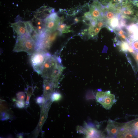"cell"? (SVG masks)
Here are the masks:
<instances>
[{
	"mask_svg": "<svg viewBox=\"0 0 138 138\" xmlns=\"http://www.w3.org/2000/svg\"><path fill=\"white\" fill-rule=\"evenodd\" d=\"M36 51V42L29 35L17 37L13 52L24 51L31 55Z\"/></svg>",
	"mask_w": 138,
	"mask_h": 138,
	"instance_id": "obj_1",
	"label": "cell"
},
{
	"mask_svg": "<svg viewBox=\"0 0 138 138\" xmlns=\"http://www.w3.org/2000/svg\"><path fill=\"white\" fill-rule=\"evenodd\" d=\"M61 33L58 30L52 32L45 31L40 35L36 42V50L47 51Z\"/></svg>",
	"mask_w": 138,
	"mask_h": 138,
	"instance_id": "obj_2",
	"label": "cell"
},
{
	"mask_svg": "<svg viewBox=\"0 0 138 138\" xmlns=\"http://www.w3.org/2000/svg\"><path fill=\"white\" fill-rule=\"evenodd\" d=\"M62 66L59 57L51 55L44 64L41 74L42 77L45 79H51L55 71Z\"/></svg>",
	"mask_w": 138,
	"mask_h": 138,
	"instance_id": "obj_3",
	"label": "cell"
},
{
	"mask_svg": "<svg viewBox=\"0 0 138 138\" xmlns=\"http://www.w3.org/2000/svg\"><path fill=\"white\" fill-rule=\"evenodd\" d=\"M51 55L47 51L37 50L30 55V61L34 71L41 74L46 61Z\"/></svg>",
	"mask_w": 138,
	"mask_h": 138,
	"instance_id": "obj_4",
	"label": "cell"
},
{
	"mask_svg": "<svg viewBox=\"0 0 138 138\" xmlns=\"http://www.w3.org/2000/svg\"><path fill=\"white\" fill-rule=\"evenodd\" d=\"M96 97L97 101L106 109H110L116 101L115 95L109 91L97 92Z\"/></svg>",
	"mask_w": 138,
	"mask_h": 138,
	"instance_id": "obj_5",
	"label": "cell"
},
{
	"mask_svg": "<svg viewBox=\"0 0 138 138\" xmlns=\"http://www.w3.org/2000/svg\"><path fill=\"white\" fill-rule=\"evenodd\" d=\"M45 31L54 32L57 29L60 22V18L57 14L53 12L44 19Z\"/></svg>",
	"mask_w": 138,
	"mask_h": 138,
	"instance_id": "obj_6",
	"label": "cell"
},
{
	"mask_svg": "<svg viewBox=\"0 0 138 138\" xmlns=\"http://www.w3.org/2000/svg\"><path fill=\"white\" fill-rule=\"evenodd\" d=\"M106 22L103 19H93L89 24L88 29L89 38H94L97 36L100 30L105 26Z\"/></svg>",
	"mask_w": 138,
	"mask_h": 138,
	"instance_id": "obj_7",
	"label": "cell"
},
{
	"mask_svg": "<svg viewBox=\"0 0 138 138\" xmlns=\"http://www.w3.org/2000/svg\"><path fill=\"white\" fill-rule=\"evenodd\" d=\"M11 25L17 37L29 35L25 21L19 20Z\"/></svg>",
	"mask_w": 138,
	"mask_h": 138,
	"instance_id": "obj_8",
	"label": "cell"
},
{
	"mask_svg": "<svg viewBox=\"0 0 138 138\" xmlns=\"http://www.w3.org/2000/svg\"><path fill=\"white\" fill-rule=\"evenodd\" d=\"M123 126L112 120L108 121L106 129L109 134L111 136H115Z\"/></svg>",
	"mask_w": 138,
	"mask_h": 138,
	"instance_id": "obj_9",
	"label": "cell"
},
{
	"mask_svg": "<svg viewBox=\"0 0 138 138\" xmlns=\"http://www.w3.org/2000/svg\"><path fill=\"white\" fill-rule=\"evenodd\" d=\"M114 30L117 36L121 41H129V33L126 27L120 26Z\"/></svg>",
	"mask_w": 138,
	"mask_h": 138,
	"instance_id": "obj_10",
	"label": "cell"
},
{
	"mask_svg": "<svg viewBox=\"0 0 138 138\" xmlns=\"http://www.w3.org/2000/svg\"><path fill=\"white\" fill-rule=\"evenodd\" d=\"M31 22L34 28L40 35L45 31V26L44 20L34 17Z\"/></svg>",
	"mask_w": 138,
	"mask_h": 138,
	"instance_id": "obj_11",
	"label": "cell"
},
{
	"mask_svg": "<svg viewBox=\"0 0 138 138\" xmlns=\"http://www.w3.org/2000/svg\"><path fill=\"white\" fill-rule=\"evenodd\" d=\"M53 9L42 7L36 11L34 13V17L44 20L51 13L53 12Z\"/></svg>",
	"mask_w": 138,
	"mask_h": 138,
	"instance_id": "obj_12",
	"label": "cell"
},
{
	"mask_svg": "<svg viewBox=\"0 0 138 138\" xmlns=\"http://www.w3.org/2000/svg\"><path fill=\"white\" fill-rule=\"evenodd\" d=\"M56 87L50 79H45L43 82L44 93L47 97L52 94L53 88Z\"/></svg>",
	"mask_w": 138,
	"mask_h": 138,
	"instance_id": "obj_13",
	"label": "cell"
},
{
	"mask_svg": "<svg viewBox=\"0 0 138 138\" xmlns=\"http://www.w3.org/2000/svg\"><path fill=\"white\" fill-rule=\"evenodd\" d=\"M81 129L80 130L79 132L82 133H84L86 135V137L95 138L100 137V132L95 128L90 127L87 130Z\"/></svg>",
	"mask_w": 138,
	"mask_h": 138,
	"instance_id": "obj_14",
	"label": "cell"
},
{
	"mask_svg": "<svg viewBox=\"0 0 138 138\" xmlns=\"http://www.w3.org/2000/svg\"><path fill=\"white\" fill-rule=\"evenodd\" d=\"M128 2V0H110L109 3L116 9H117L126 4Z\"/></svg>",
	"mask_w": 138,
	"mask_h": 138,
	"instance_id": "obj_15",
	"label": "cell"
},
{
	"mask_svg": "<svg viewBox=\"0 0 138 138\" xmlns=\"http://www.w3.org/2000/svg\"><path fill=\"white\" fill-rule=\"evenodd\" d=\"M108 24L110 27L114 29L120 26V21L118 15L109 21Z\"/></svg>",
	"mask_w": 138,
	"mask_h": 138,
	"instance_id": "obj_16",
	"label": "cell"
},
{
	"mask_svg": "<svg viewBox=\"0 0 138 138\" xmlns=\"http://www.w3.org/2000/svg\"><path fill=\"white\" fill-rule=\"evenodd\" d=\"M119 45L121 51L124 52L128 51L129 46L128 42L121 41L119 43Z\"/></svg>",
	"mask_w": 138,
	"mask_h": 138,
	"instance_id": "obj_17",
	"label": "cell"
},
{
	"mask_svg": "<svg viewBox=\"0 0 138 138\" xmlns=\"http://www.w3.org/2000/svg\"><path fill=\"white\" fill-rule=\"evenodd\" d=\"M62 97L61 94L57 92L53 93L51 95V99L53 101L59 100L61 99Z\"/></svg>",
	"mask_w": 138,
	"mask_h": 138,
	"instance_id": "obj_18",
	"label": "cell"
},
{
	"mask_svg": "<svg viewBox=\"0 0 138 138\" xmlns=\"http://www.w3.org/2000/svg\"><path fill=\"white\" fill-rule=\"evenodd\" d=\"M129 41L130 44L135 50L138 51V40H133L131 39L129 40Z\"/></svg>",
	"mask_w": 138,
	"mask_h": 138,
	"instance_id": "obj_19",
	"label": "cell"
},
{
	"mask_svg": "<svg viewBox=\"0 0 138 138\" xmlns=\"http://www.w3.org/2000/svg\"><path fill=\"white\" fill-rule=\"evenodd\" d=\"M70 26H67L65 24L60 23L57 29L62 33V31L67 28H70Z\"/></svg>",
	"mask_w": 138,
	"mask_h": 138,
	"instance_id": "obj_20",
	"label": "cell"
},
{
	"mask_svg": "<svg viewBox=\"0 0 138 138\" xmlns=\"http://www.w3.org/2000/svg\"><path fill=\"white\" fill-rule=\"evenodd\" d=\"M16 95L17 98L19 100L23 101L26 97L25 93L23 91L18 92L16 94Z\"/></svg>",
	"mask_w": 138,
	"mask_h": 138,
	"instance_id": "obj_21",
	"label": "cell"
},
{
	"mask_svg": "<svg viewBox=\"0 0 138 138\" xmlns=\"http://www.w3.org/2000/svg\"><path fill=\"white\" fill-rule=\"evenodd\" d=\"M16 106L18 108H22L25 106L24 103L23 101L17 100L16 103Z\"/></svg>",
	"mask_w": 138,
	"mask_h": 138,
	"instance_id": "obj_22",
	"label": "cell"
},
{
	"mask_svg": "<svg viewBox=\"0 0 138 138\" xmlns=\"http://www.w3.org/2000/svg\"><path fill=\"white\" fill-rule=\"evenodd\" d=\"M36 101L39 104H42L43 101V97L42 96H39L36 99Z\"/></svg>",
	"mask_w": 138,
	"mask_h": 138,
	"instance_id": "obj_23",
	"label": "cell"
},
{
	"mask_svg": "<svg viewBox=\"0 0 138 138\" xmlns=\"http://www.w3.org/2000/svg\"><path fill=\"white\" fill-rule=\"evenodd\" d=\"M138 30H134L133 32L135 31V32H134L133 37L134 39L138 40ZM132 32V33H133Z\"/></svg>",
	"mask_w": 138,
	"mask_h": 138,
	"instance_id": "obj_24",
	"label": "cell"
},
{
	"mask_svg": "<svg viewBox=\"0 0 138 138\" xmlns=\"http://www.w3.org/2000/svg\"><path fill=\"white\" fill-rule=\"evenodd\" d=\"M133 56L138 64V52H135L133 54Z\"/></svg>",
	"mask_w": 138,
	"mask_h": 138,
	"instance_id": "obj_25",
	"label": "cell"
},
{
	"mask_svg": "<svg viewBox=\"0 0 138 138\" xmlns=\"http://www.w3.org/2000/svg\"><path fill=\"white\" fill-rule=\"evenodd\" d=\"M30 95H28L27 96L26 100V105H29V99L30 98Z\"/></svg>",
	"mask_w": 138,
	"mask_h": 138,
	"instance_id": "obj_26",
	"label": "cell"
},
{
	"mask_svg": "<svg viewBox=\"0 0 138 138\" xmlns=\"http://www.w3.org/2000/svg\"><path fill=\"white\" fill-rule=\"evenodd\" d=\"M74 21L75 23H77L78 22L79 20V19L78 18L76 17L74 19Z\"/></svg>",
	"mask_w": 138,
	"mask_h": 138,
	"instance_id": "obj_27",
	"label": "cell"
},
{
	"mask_svg": "<svg viewBox=\"0 0 138 138\" xmlns=\"http://www.w3.org/2000/svg\"><path fill=\"white\" fill-rule=\"evenodd\" d=\"M134 126L136 128H138V121L135 122L134 123Z\"/></svg>",
	"mask_w": 138,
	"mask_h": 138,
	"instance_id": "obj_28",
	"label": "cell"
},
{
	"mask_svg": "<svg viewBox=\"0 0 138 138\" xmlns=\"http://www.w3.org/2000/svg\"><path fill=\"white\" fill-rule=\"evenodd\" d=\"M18 137V138H22L23 136L22 134H19L17 135Z\"/></svg>",
	"mask_w": 138,
	"mask_h": 138,
	"instance_id": "obj_29",
	"label": "cell"
}]
</instances>
